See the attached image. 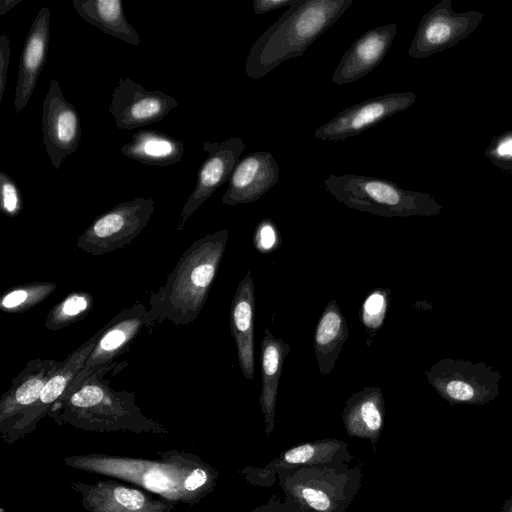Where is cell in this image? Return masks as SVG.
<instances>
[{"instance_id":"6da1fadb","label":"cell","mask_w":512,"mask_h":512,"mask_svg":"<svg viewBox=\"0 0 512 512\" xmlns=\"http://www.w3.org/2000/svg\"><path fill=\"white\" fill-rule=\"evenodd\" d=\"M161 455V460H147L94 453L70 456L64 462L135 483L175 503L197 504L215 489L219 472L199 456L175 450Z\"/></svg>"},{"instance_id":"7a4b0ae2","label":"cell","mask_w":512,"mask_h":512,"mask_svg":"<svg viewBox=\"0 0 512 512\" xmlns=\"http://www.w3.org/2000/svg\"><path fill=\"white\" fill-rule=\"evenodd\" d=\"M352 3L353 0H297L251 46L245 74L256 81L282 62L302 56Z\"/></svg>"},{"instance_id":"3957f363","label":"cell","mask_w":512,"mask_h":512,"mask_svg":"<svg viewBox=\"0 0 512 512\" xmlns=\"http://www.w3.org/2000/svg\"><path fill=\"white\" fill-rule=\"evenodd\" d=\"M48 414L58 423L86 431L169 432L144 416L128 395L122 396L94 381L71 383Z\"/></svg>"},{"instance_id":"277c9868","label":"cell","mask_w":512,"mask_h":512,"mask_svg":"<svg viewBox=\"0 0 512 512\" xmlns=\"http://www.w3.org/2000/svg\"><path fill=\"white\" fill-rule=\"evenodd\" d=\"M276 476L291 512H346L362 485L363 470L340 463L280 470Z\"/></svg>"},{"instance_id":"5b68a950","label":"cell","mask_w":512,"mask_h":512,"mask_svg":"<svg viewBox=\"0 0 512 512\" xmlns=\"http://www.w3.org/2000/svg\"><path fill=\"white\" fill-rule=\"evenodd\" d=\"M323 186L347 207L382 217L436 216L443 209L426 192L403 189L391 180L373 176L329 175Z\"/></svg>"},{"instance_id":"8992f818","label":"cell","mask_w":512,"mask_h":512,"mask_svg":"<svg viewBox=\"0 0 512 512\" xmlns=\"http://www.w3.org/2000/svg\"><path fill=\"white\" fill-rule=\"evenodd\" d=\"M426 377L450 405H483L499 394L502 376L483 362L442 359L426 372Z\"/></svg>"},{"instance_id":"52a82bcc","label":"cell","mask_w":512,"mask_h":512,"mask_svg":"<svg viewBox=\"0 0 512 512\" xmlns=\"http://www.w3.org/2000/svg\"><path fill=\"white\" fill-rule=\"evenodd\" d=\"M483 16L477 10L454 12L452 0H441L423 15L408 55L423 59L455 46L475 31Z\"/></svg>"},{"instance_id":"ba28073f","label":"cell","mask_w":512,"mask_h":512,"mask_svg":"<svg viewBox=\"0 0 512 512\" xmlns=\"http://www.w3.org/2000/svg\"><path fill=\"white\" fill-rule=\"evenodd\" d=\"M153 211L152 198L124 201L97 217L80 236L78 246L92 254L120 248L141 232Z\"/></svg>"},{"instance_id":"9c48e42d","label":"cell","mask_w":512,"mask_h":512,"mask_svg":"<svg viewBox=\"0 0 512 512\" xmlns=\"http://www.w3.org/2000/svg\"><path fill=\"white\" fill-rule=\"evenodd\" d=\"M415 100L414 92H394L366 99L340 111L317 128L314 136L323 141H343L408 109Z\"/></svg>"},{"instance_id":"30bf717a","label":"cell","mask_w":512,"mask_h":512,"mask_svg":"<svg viewBox=\"0 0 512 512\" xmlns=\"http://www.w3.org/2000/svg\"><path fill=\"white\" fill-rule=\"evenodd\" d=\"M349 444L337 438H324L305 442L283 451L264 467L248 466L239 473L247 482L256 486L271 487L277 480L276 473L297 467L350 463L353 455Z\"/></svg>"},{"instance_id":"8fae6325","label":"cell","mask_w":512,"mask_h":512,"mask_svg":"<svg viewBox=\"0 0 512 512\" xmlns=\"http://www.w3.org/2000/svg\"><path fill=\"white\" fill-rule=\"evenodd\" d=\"M41 122L46 153L54 168L59 169L65 158L79 147L81 120L56 79L50 81L44 97Z\"/></svg>"},{"instance_id":"7c38bea8","label":"cell","mask_w":512,"mask_h":512,"mask_svg":"<svg viewBox=\"0 0 512 512\" xmlns=\"http://www.w3.org/2000/svg\"><path fill=\"white\" fill-rule=\"evenodd\" d=\"M179 102L161 90L149 91L128 77L118 79L108 107L118 129L132 130L161 121Z\"/></svg>"},{"instance_id":"4fadbf2b","label":"cell","mask_w":512,"mask_h":512,"mask_svg":"<svg viewBox=\"0 0 512 512\" xmlns=\"http://www.w3.org/2000/svg\"><path fill=\"white\" fill-rule=\"evenodd\" d=\"M69 485L80 495L82 507L88 512H171L176 504L164 498H152L115 480L96 484L71 482Z\"/></svg>"},{"instance_id":"5bb4252c","label":"cell","mask_w":512,"mask_h":512,"mask_svg":"<svg viewBox=\"0 0 512 512\" xmlns=\"http://www.w3.org/2000/svg\"><path fill=\"white\" fill-rule=\"evenodd\" d=\"M202 147L207 157L198 170L196 185L184 204L179 230L186 220L229 180L245 149V143L242 138L231 137L221 142L203 141Z\"/></svg>"},{"instance_id":"9a60e30c","label":"cell","mask_w":512,"mask_h":512,"mask_svg":"<svg viewBox=\"0 0 512 512\" xmlns=\"http://www.w3.org/2000/svg\"><path fill=\"white\" fill-rule=\"evenodd\" d=\"M279 173V165L270 152L246 155L233 169L222 203L233 206L259 200L278 183Z\"/></svg>"},{"instance_id":"2e32d148","label":"cell","mask_w":512,"mask_h":512,"mask_svg":"<svg viewBox=\"0 0 512 512\" xmlns=\"http://www.w3.org/2000/svg\"><path fill=\"white\" fill-rule=\"evenodd\" d=\"M397 32L395 23L369 29L358 37L341 57L332 82L344 85L372 72L387 55Z\"/></svg>"},{"instance_id":"e0dca14e","label":"cell","mask_w":512,"mask_h":512,"mask_svg":"<svg viewBox=\"0 0 512 512\" xmlns=\"http://www.w3.org/2000/svg\"><path fill=\"white\" fill-rule=\"evenodd\" d=\"M50 9L42 7L26 36L19 60L14 93L16 113H21L31 98L46 62L50 39Z\"/></svg>"},{"instance_id":"ac0fdd59","label":"cell","mask_w":512,"mask_h":512,"mask_svg":"<svg viewBox=\"0 0 512 512\" xmlns=\"http://www.w3.org/2000/svg\"><path fill=\"white\" fill-rule=\"evenodd\" d=\"M62 366L51 361L33 364L32 372L22 373L21 380L15 379L16 386L2 397L0 403V432L3 441L39 400L47 382Z\"/></svg>"},{"instance_id":"d6986e66","label":"cell","mask_w":512,"mask_h":512,"mask_svg":"<svg viewBox=\"0 0 512 512\" xmlns=\"http://www.w3.org/2000/svg\"><path fill=\"white\" fill-rule=\"evenodd\" d=\"M97 343L94 339L87 342L76 353L71 355L65 364L47 382L39 400L27 414L14 426L4 442L13 444L34 431L38 421L49 413L52 406L64 395L72 383L77 371L83 366L85 359L90 355Z\"/></svg>"},{"instance_id":"ffe728a7","label":"cell","mask_w":512,"mask_h":512,"mask_svg":"<svg viewBox=\"0 0 512 512\" xmlns=\"http://www.w3.org/2000/svg\"><path fill=\"white\" fill-rule=\"evenodd\" d=\"M255 289L251 270L238 284L230 310L231 334L235 339L239 366L244 377H254Z\"/></svg>"},{"instance_id":"44dd1931","label":"cell","mask_w":512,"mask_h":512,"mask_svg":"<svg viewBox=\"0 0 512 512\" xmlns=\"http://www.w3.org/2000/svg\"><path fill=\"white\" fill-rule=\"evenodd\" d=\"M385 417V404L379 387L367 386L346 401L342 420L350 437L368 440L376 452Z\"/></svg>"},{"instance_id":"7402d4cb","label":"cell","mask_w":512,"mask_h":512,"mask_svg":"<svg viewBox=\"0 0 512 512\" xmlns=\"http://www.w3.org/2000/svg\"><path fill=\"white\" fill-rule=\"evenodd\" d=\"M290 351L289 344L275 338L270 330L264 331L261 342L262 386L259 396L264 415L265 433L270 436L275 427L276 397L284 361Z\"/></svg>"},{"instance_id":"603a6c76","label":"cell","mask_w":512,"mask_h":512,"mask_svg":"<svg viewBox=\"0 0 512 512\" xmlns=\"http://www.w3.org/2000/svg\"><path fill=\"white\" fill-rule=\"evenodd\" d=\"M120 151L124 156L142 164L166 167L182 160L184 143L157 130L140 129Z\"/></svg>"},{"instance_id":"cb8c5ba5","label":"cell","mask_w":512,"mask_h":512,"mask_svg":"<svg viewBox=\"0 0 512 512\" xmlns=\"http://www.w3.org/2000/svg\"><path fill=\"white\" fill-rule=\"evenodd\" d=\"M348 335V326L342 311L335 300H329L314 334L315 357L321 375L332 371Z\"/></svg>"},{"instance_id":"d4e9b609","label":"cell","mask_w":512,"mask_h":512,"mask_svg":"<svg viewBox=\"0 0 512 512\" xmlns=\"http://www.w3.org/2000/svg\"><path fill=\"white\" fill-rule=\"evenodd\" d=\"M79 16L102 32L137 46L140 36L126 19L121 0H72Z\"/></svg>"},{"instance_id":"484cf974","label":"cell","mask_w":512,"mask_h":512,"mask_svg":"<svg viewBox=\"0 0 512 512\" xmlns=\"http://www.w3.org/2000/svg\"><path fill=\"white\" fill-rule=\"evenodd\" d=\"M140 319H125L114 325L99 340L95 351L90 354L82 372H86L92 365L101 364L120 350L138 331Z\"/></svg>"},{"instance_id":"4316f807","label":"cell","mask_w":512,"mask_h":512,"mask_svg":"<svg viewBox=\"0 0 512 512\" xmlns=\"http://www.w3.org/2000/svg\"><path fill=\"white\" fill-rule=\"evenodd\" d=\"M389 303V289L376 288L365 298L360 310V320L371 336L381 329Z\"/></svg>"},{"instance_id":"83f0119b","label":"cell","mask_w":512,"mask_h":512,"mask_svg":"<svg viewBox=\"0 0 512 512\" xmlns=\"http://www.w3.org/2000/svg\"><path fill=\"white\" fill-rule=\"evenodd\" d=\"M484 155L493 165L512 173V130L494 136L486 147Z\"/></svg>"},{"instance_id":"f1b7e54d","label":"cell","mask_w":512,"mask_h":512,"mask_svg":"<svg viewBox=\"0 0 512 512\" xmlns=\"http://www.w3.org/2000/svg\"><path fill=\"white\" fill-rule=\"evenodd\" d=\"M0 206L8 216H16L22 209V196L17 183L5 172H0Z\"/></svg>"},{"instance_id":"f546056e","label":"cell","mask_w":512,"mask_h":512,"mask_svg":"<svg viewBox=\"0 0 512 512\" xmlns=\"http://www.w3.org/2000/svg\"><path fill=\"white\" fill-rule=\"evenodd\" d=\"M277 229L269 220L265 219L257 226L254 245L262 253H269L278 243Z\"/></svg>"},{"instance_id":"4dcf8cb0","label":"cell","mask_w":512,"mask_h":512,"mask_svg":"<svg viewBox=\"0 0 512 512\" xmlns=\"http://www.w3.org/2000/svg\"><path fill=\"white\" fill-rule=\"evenodd\" d=\"M88 301L85 296L74 294L63 301L56 309L57 321L64 322L87 309Z\"/></svg>"},{"instance_id":"1f68e13d","label":"cell","mask_w":512,"mask_h":512,"mask_svg":"<svg viewBox=\"0 0 512 512\" xmlns=\"http://www.w3.org/2000/svg\"><path fill=\"white\" fill-rule=\"evenodd\" d=\"M10 58V39L2 33L0 36V103L2 101L7 81Z\"/></svg>"},{"instance_id":"d6a6232c","label":"cell","mask_w":512,"mask_h":512,"mask_svg":"<svg viewBox=\"0 0 512 512\" xmlns=\"http://www.w3.org/2000/svg\"><path fill=\"white\" fill-rule=\"evenodd\" d=\"M297 0H254L252 8L255 15H263L280 8H288Z\"/></svg>"},{"instance_id":"836d02e7","label":"cell","mask_w":512,"mask_h":512,"mask_svg":"<svg viewBox=\"0 0 512 512\" xmlns=\"http://www.w3.org/2000/svg\"><path fill=\"white\" fill-rule=\"evenodd\" d=\"M29 298V291L27 289H17L5 295L1 305L6 309H15L28 302Z\"/></svg>"},{"instance_id":"e575fe53","label":"cell","mask_w":512,"mask_h":512,"mask_svg":"<svg viewBox=\"0 0 512 512\" xmlns=\"http://www.w3.org/2000/svg\"><path fill=\"white\" fill-rule=\"evenodd\" d=\"M251 512H291V510L278 495H272L266 503L254 507Z\"/></svg>"},{"instance_id":"d590c367","label":"cell","mask_w":512,"mask_h":512,"mask_svg":"<svg viewBox=\"0 0 512 512\" xmlns=\"http://www.w3.org/2000/svg\"><path fill=\"white\" fill-rule=\"evenodd\" d=\"M22 0H0V16L5 15Z\"/></svg>"},{"instance_id":"8d00e7d4","label":"cell","mask_w":512,"mask_h":512,"mask_svg":"<svg viewBox=\"0 0 512 512\" xmlns=\"http://www.w3.org/2000/svg\"><path fill=\"white\" fill-rule=\"evenodd\" d=\"M499 512H512V494L511 496L504 502L502 508Z\"/></svg>"}]
</instances>
